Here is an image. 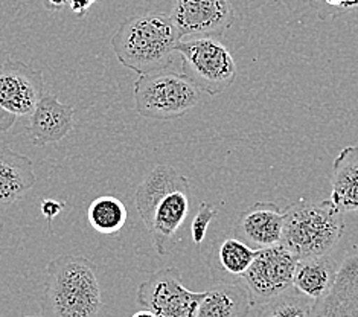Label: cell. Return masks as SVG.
Segmentation results:
<instances>
[{
    "label": "cell",
    "instance_id": "obj_1",
    "mask_svg": "<svg viewBox=\"0 0 358 317\" xmlns=\"http://www.w3.org/2000/svg\"><path fill=\"white\" fill-rule=\"evenodd\" d=\"M180 40L171 17L145 13L127 17L110 43L124 67L139 75H148L166 71L171 66Z\"/></svg>",
    "mask_w": 358,
    "mask_h": 317
},
{
    "label": "cell",
    "instance_id": "obj_2",
    "mask_svg": "<svg viewBox=\"0 0 358 317\" xmlns=\"http://www.w3.org/2000/svg\"><path fill=\"white\" fill-rule=\"evenodd\" d=\"M102 295L98 269L81 255L58 256L48 264L41 311L46 317H99Z\"/></svg>",
    "mask_w": 358,
    "mask_h": 317
},
{
    "label": "cell",
    "instance_id": "obj_3",
    "mask_svg": "<svg viewBox=\"0 0 358 317\" xmlns=\"http://www.w3.org/2000/svg\"><path fill=\"white\" fill-rule=\"evenodd\" d=\"M282 244L299 260L325 256L345 234L343 212L332 200H297L284 209Z\"/></svg>",
    "mask_w": 358,
    "mask_h": 317
},
{
    "label": "cell",
    "instance_id": "obj_4",
    "mask_svg": "<svg viewBox=\"0 0 358 317\" xmlns=\"http://www.w3.org/2000/svg\"><path fill=\"white\" fill-rule=\"evenodd\" d=\"M133 95L141 116L169 121L191 111L201 101L203 92L185 75L162 71L141 75L134 81Z\"/></svg>",
    "mask_w": 358,
    "mask_h": 317
},
{
    "label": "cell",
    "instance_id": "obj_5",
    "mask_svg": "<svg viewBox=\"0 0 358 317\" xmlns=\"http://www.w3.org/2000/svg\"><path fill=\"white\" fill-rule=\"evenodd\" d=\"M176 54L182 57V75L210 97L223 93L236 80L238 69L232 54L214 37L180 40Z\"/></svg>",
    "mask_w": 358,
    "mask_h": 317
},
{
    "label": "cell",
    "instance_id": "obj_6",
    "mask_svg": "<svg viewBox=\"0 0 358 317\" xmlns=\"http://www.w3.org/2000/svg\"><path fill=\"white\" fill-rule=\"evenodd\" d=\"M299 258L282 244L258 248L252 265L240 282L250 296L252 308H258L293 287Z\"/></svg>",
    "mask_w": 358,
    "mask_h": 317
},
{
    "label": "cell",
    "instance_id": "obj_7",
    "mask_svg": "<svg viewBox=\"0 0 358 317\" xmlns=\"http://www.w3.org/2000/svg\"><path fill=\"white\" fill-rule=\"evenodd\" d=\"M204 293L186 288L177 267H165L139 286L138 304L156 317H195Z\"/></svg>",
    "mask_w": 358,
    "mask_h": 317
},
{
    "label": "cell",
    "instance_id": "obj_8",
    "mask_svg": "<svg viewBox=\"0 0 358 317\" xmlns=\"http://www.w3.org/2000/svg\"><path fill=\"white\" fill-rule=\"evenodd\" d=\"M171 17L180 37H220L235 22L229 0H174Z\"/></svg>",
    "mask_w": 358,
    "mask_h": 317
},
{
    "label": "cell",
    "instance_id": "obj_9",
    "mask_svg": "<svg viewBox=\"0 0 358 317\" xmlns=\"http://www.w3.org/2000/svg\"><path fill=\"white\" fill-rule=\"evenodd\" d=\"M45 97V78L32 64L8 58L0 64V108L13 116H31Z\"/></svg>",
    "mask_w": 358,
    "mask_h": 317
},
{
    "label": "cell",
    "instance_id": "obj_10",
    "mask_svg": "<svg viewBox=\"0 0 358 317\" xmlns=\"http://www.w3.org/2000/svg\"><path fill=\"white\" fill-rule=\"evenodd\" d=\"M191 209V186L189 180L168 192L159 202L147 226L152 237L156 252L165 256L176 243V235L187 218Z\"/></svg>",
    "mask_w": 358,
    "mask_h": 317
},
{
    "label": "cell",
    "instance_id": "obj_11",
    "mask_svg": "<svg viewBox=\"0 0 358 317\" xmlns=\"http://www.w3.org/2000/svg\"><path fill=\"white\" fill-rule=\"evenodd\" d=\"M285 212L273 202H258L240 213L235 225V237L253 248L280 244Z\"/></svg>",
    "mask_w": 358,
    "mask_h": 317
},
{
    "label": "cell",
    "instance_id": "obj_12",
    "mask_svg": "<svg viewBox=\"0 0 358 317\" xmlns=\"http://www.w3.org/2000/svg\"><path fill=\"white\" fill-rule=\"evenodd\" d=\"M311 317H358V255L340 264L334 286L315 301Z\"/></svg>",
    "mask_w": 358,
    "mask_h": 317
},
{
    "label": "cell",
    "instance_id": "obj_13",
    "mask_svg": "<svg viewBox=\"0 0 358 317\" xmlns=\"http://www.w3.org/2000/svg\"><path fill=\"white\" fill-rule=\"evenodd\" d=\"M73 118L72 106L59 102L55 95H45L32 111L28 125L32 143L43 147L64 139L73 130Z\"/></svg>",
    "mask_w": 358,
    "mask_h": 317
},
{
    "label": "cell",
    "instance_id": "obj_14",
    "mask_svg": "<svg viewBox=\"0 0 358 317\" xmlns=\"http://www.w3.org/2000/svg\"><path fill=\"white\" fill-rule=\"evenodd\" d=\"M36 183L31 159L8 147H0V204L10 206L17 203Z\"/></svg>",
    "mask_w": 358,
    "mask_h": 317
},
{
    "label": "cell",
    "instance_id": "obj_15",
    "mask_svg": "<svg viewBox=\"0 0 358 317\" xmlns=\"http://www.w3.org/2000/svg\"><path fill=\"white\" fill-rule=\"evenodd\" d=\"M331 200L343 213L358 211V147H345L332 162Z\"/></svg>",
    "mask_w": 358,
    "mask_h": 317
},
{
    "label": "cell",
    "instance_id": "obj_16",
    "mask_svg": "<svg viewBox=\"0 0 358 317\" xmlns=\"http://www.w3.org/2000/svg\"><path fill=\"white\" fill-rule=\"evenodd\" d=\"M250 296L238 282H220L204 293L195 317H247Z\"/></svg>",
    "mask_w": 358,
    "mask_h": 317
},
{
    "label": "cell",
    "instance_id": "obj_17",
    "mask_svg": "<svg viewBox=\"0 0 358 317\" xmlns=\"http://www.w3.org/2000/svg\"><path fill=\"white\" fill-rule=\"evenodd\" d=\"M186 177L178 174L177 171L169 165H157L152 168L151 173L143 178V182L138 186L134 194V204L143 225L147 226L152 212H155L159 202L164 197L176 190L177 186L186 182Z\"/></svg>",
    "mask_w": 358,
    "mask_h": 317
},
{
    "label": "cell",
    "instance_id": "obj_18",
    "mask_svg": "<svg viewBox=\"0 0 358 317\" xmlns=\"http://www.w3.org/2000/svg\"><path fill=\"white\" fill-rule=\"evenodd\" d=\"M338 267L340 265L329 258V255L299 260L296 265L293 287L305 296L319 301L334 286Z\"/></svg>",
    "mask_w": 358,
    "mask_h": 317
},
{
    "label": "cell",
    "instance_id": "obj_19",
    "mask_svg": "<svg viewBox=\"0 0 358 317\" xmlns=\"http://www.w3.org/2000/svg\"><path fill=\"white\" fill-rule=\"evenodd\" d=\"M257 248L250 247L243 239L232 237L221 241L214 253V261L210 265L212 276L220 282H240L241 276L250 267Z\"/></svg>",
    "mask_w": 358,
    "mask_h": 317
},
{
    "label": "cell",
    "instance_id": "obj_20",
    "mask_svg": "<svg viewBox=\"0 0 358 317\" xmlns=\"http://www.w3.org/2000/svg\"><path fill=\"white\" fill-rule=\"evenodd\" d=\"M89 225L98 234L115 235L121 232L127 223V208L113 195H101L90 203L87 209Z\"/></svg>",
    "mask_w": 358,
    "mask_h": 317
},
{
    "label": "cell",
    "instance_id": "obj_21",
    "mask_svg": "<svg viewBox=\"0 0 358 317\" xmlns=\"http://www.w3.org/2000/svg\"><path fill=\"white\" fill-rule=\"evenodd\" d=\"M315 301L294 287L258 307L257 317H311Z\"/></svg>",
    "mask_w": 358,
    "mask_h": 317
},
{
    "label": "cell",
    "instance_id": "obj_22",
    "mask_svg": "<svg viewBox=\"0 0 358 317\" xmlns=\"http://www.w3.org/2000/svg\"><path fill=\"white\" fill-rule=\"evenodd\" d=\"M320 20H332L358 11V0H310Z\"/></svg>",
    "mask_w": 358,
    "mask_h": 317
},
{
    "label": "cell",
    "instance_id": "obj_23",
    "mask_svg": "<svg viewBox=\"0 0 358 317\" xmlns=\"http://www.w3.org/2000/svg\"><path fill=\"white\" fill-rule=\"evenodd\" d=\"M217 216H218V209L214 206V204L208 203V202H203L200 204L199 212L195 213V217L191 223V235H192L194 244L200 246L203 243L210 221L214 220Z\"/></svg>",
    "mask_w": 358,
    "mask_h": 317
},
{
    "label": "cell",
    "instance_id": "obj_24",
    "mask_svg": "<svg viewBox=\"0 0 358 317\" xmlns=\"http://www.w3.org/2000/svg\"><path fill=\"white\" fill-rule=\"evenodd\" d=\"M64 206H66L64 202H58V200H54V199H45L43 202H41V204H40L41 213H43L45 218L48 220L49 229H52L54 218L64 209Z\"/></svg>",
    "mask_w": 358,
    "mask_h": 317
},
{
    "label": "cell",
    "instance_id": "obj_25",
    "mask_svg": "<svg viewBox=\"0 0 358 317\" xmlns=\"http://www.w3.org/2000/svg\"><path fill=\"white\" fill-rule=\"evenodd\" d=\"M67 5L71 6L72 13L76 17H84L87 14L89 8L93 5L92 0H67Z\"/></svg>",
    "mask_w": 358,
    "mask_h": 317
},
{
    "label": "cell",
    "instance_id": "obj_26",
    "mask_svg": "<svg viewBox=\"0 0 358 317\" xmlns=\"http://www.w3.org/2000/svg\"><path fill=\"white\" fill-rule=\"evenodd\" d=\"M15 122V116H13L11 113H8L3 108H0V133H5L10 130V128L14 125Z\"/></svg>",
    "mask_w": 358,
    "mask_h": 317
},
{
    "label": "cell",
    "instance_id": "obj_27",
    "mask_svg": "<svg viewBox=\"0 0 358 317\" xmlns=\"http://www.w3.org/2000/svg\"><path fill=\"white\" fill-rule=\"evenodd\" d=\"M43 3L49 11H59L67 6V0H43Z\"/></svg>",
    "mask_w": 358,
    "mask_h": 317
},
{
    "label": "cell",
    "instance_id": "obj_28",
    "mask_svg": "<svg viewBox=\"0 0 358 317\" xmlns=\"http://www.w3.org/2000/svg\"><path fill=\"white\" fill-rule=\"evenodd\" d=\"M131 317H156V314L151 313L150 310H141L138 313H134Z\"/></svg>",
    "mask_w": 358,
    "mask_h": 317
},
{
    "label": "cell",
    "instance_id": "obj_29",
    "mask_svg": "<svg viewBox=\"0 0 358 317\" xmlns=\"http://www.w3.org/2000/svg\"><path fill=\"white\" fill-rule=\"evenodd\" d=\"M27 317H46V316H27Z\"/></svg>",
    "mask_w": 358,
    "mask_h": 317
},
{
    "label": "cell",
    "instance_id": "obj_30",
    "mask_svg": "<svg viewBox=\"0 0 358 317\" xmlns=\"http://www.w3.org/2000/svg\"><path fill=\"white\" fill-rule=\"evenodd\" d=\"M95 2H98V0H92V3H95Z\"/></svg>",
    "mask_w": 358,
    "mask_h": 317
}]
</instances>
